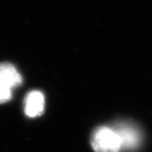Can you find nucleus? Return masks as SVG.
Masks as SVG:
<instances>
[{"label":"nucleus","instance_id":"1","mask_svg":"<svg viewBox=\"0 0 152 152\" xmlns=\"http://www.w3.org/2000/svg\"><path fill=\"white\" fill-rule=\"evenodd\" d=\"M91 145L96 152H119L122 151L121 140L113 127L102 126L93 132Z\"/></svg>","mask_w":152,"mask_h":152},{"label":"nucleus","instance_id":"2","mask_svg":"<svg viewBox=\"0 0 152 152\" xmlns=\"http://www.w3.org/2000/svg\"><path fill=\"white\" fill-rule=\"evenodd\" d=\"M21 83V75L15 66L9 63L0 64V104L9 102L13 90Z\"/></svg>","mask_w":152,"mask_h":152},{"label":"nucleus","instance_id":"3","mask_svg":"<svg viewBox=\"0 0 152 152\" xmlns=\"http://www.w3.org/2000/svg\"><path fill=\"white\" fill-rule=\"evenodd\" d=\"M121 140L122 150L134 151L141 142V134L139 129L129 123H118L113 126Z\"/></svg>","mask_w":152,"mask_h":152},{"label":"nucleus","instance_id":"4","mask_svg":"<svg viewBox=\"0 0 152 152\" xmlns=\"http://www.w3.org/2000/svg\"><path fill=\"white\" fill-rule=\"evenodd\" d=\"M25 113L29 118H37L43 113L45 108L44 95L39 91L27 93L25 97Z\"/></svg>","mask_w":152,"mask_h":152}]
</instances>
